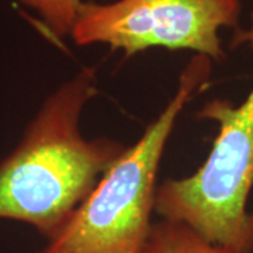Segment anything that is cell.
I'll list each match as a JSON object with an SVG mask.
<instances>
[{
  "label": "cell",
  "instance_id": "1",
  "mask_svg": "<svg viewBox=\"0 0 253 253\" xmlns=\"http://www.w3.org/2000/svg\"><path fill=\"white\" fill-rule=\"evenodd\" d=\"M96 93V68L87 66L42 103L0 162V219L24 222L52 239L126 151L114 139L82 135V111Z\"/></svg>",
  "mask_w": 253,
  "mask_h": 253
},
{
  "label": "cell",
  "instance_id": "6",
  "mask_svg": "<svg viewBox=\"0 0 253 253\" xmlns=\"http://www.w3.org/2000/svg\"><path fill=\"white\" fill-rule=\"evenodd\" d=\"M33 10L58 38L71 37L84 0H17Z\"/></svg>",
  "mask_w": 253,
  "mask_h": 253
},
{
  "label": "cell",
  "instance_id": "4",
  "mask_svg": "<svg viewBox=\"0 0 253 253\" xmlns=\"http://www.w3.org/2000/svg\"><path fill=\"white\" fill-rule=\"evenodd\" d=\"M241 0L84 1L75 21L78 45L104 44L131 56L149 48L186 49L221 61L219 31L238 26Z\"/></svg>",
  "mask_w": 253,
  "mask_h": 253
},
{
  "label": "cell",
  "instance_id": "2",
  "mask_svg": "<svg viewBox=\"0 0 253 253\" xmlns=\"http://www.w3.org/2000/svg\"><path fill=\"white\" fill-rule=\"evenodd\" d=\"M211 75V59L194 55L162 113L120 155L69 221L37 253H144L154 222L156 177L176 121Z\"/></svg>",
  "mask_w": 253,
  "mask_h": 253
},
{
  "label": "cell",
  "instance_id": "5",
  "mask_svg": "<svg viewBox=\"0 0 253 253\" xmlns=\"http://www.w3.org/2000/svg\"><path fill=\"white\" fill-rule=\"evenodd\" d=\"M144 253H232L210 244L183 224L161 219L155 222Z\"/></svg>",
  "mask_w": 253,
  "mask_h": 253
},
{
  "label": "cell",
  "instance_id": "3",
  "mask_svg": "<svg viewBox=\"0 0 253 253\" xmlns=\"http://www.w3.org/2000/svg\"><path fill=\"white\" fill-rule=\"evenodd\" d=\"M253 48L251 27L238 30L232 46ZM217 121L219 131L207 161L194 174L168 179L156 189L155 212L190 228L210 244L232 253L253 252V87L242 104L215 99L199 113Z\"/></svg>",
  "mask_w": 253,
  "mask_h": 253
}]
</instances>
